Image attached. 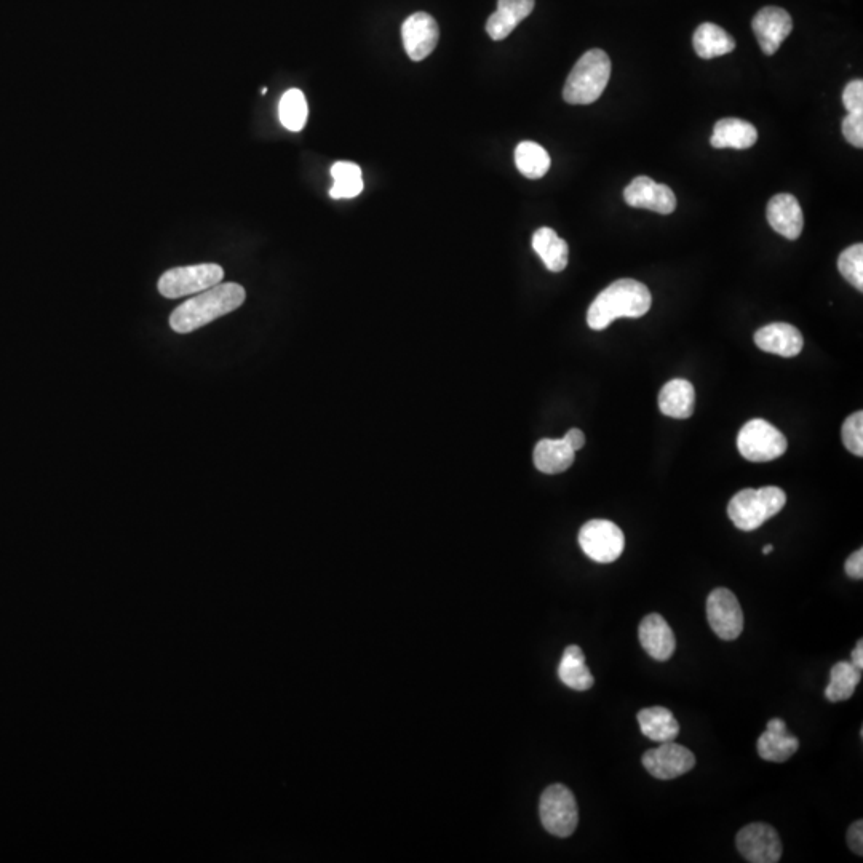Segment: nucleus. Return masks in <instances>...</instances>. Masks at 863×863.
I'll use <instances>...</instances> for the list:
<instances>
[{
  "mask_svg": "<svg viewBox=\"0 0 863 863\" xmlns=\"http://www.w3.org/2000/svg\"><path fill=\"white\" fill-rule=\"evenodd\" d=\"M245 296L247 295L242 285L218 283L216 287L208 288L195 298L176 307L170 315V327L179 335L192 333L208 323L215 322L219 317L239 309L245 301Z\"/></svg>",
  "mask_w": 863,
  "mask_h": 863,
  "instance_id": "f257e3e1",
  "label": "nucleus"
},
{
  "mask_svg": "<svg viewBox=\"0 0 863 863\" xmlns=\"http://www.w3.org/2000/svg\"><path fill=\"white\" fill-rule=\"evenodd\" d=\"M653 296L646 285L621 279L601 291L587 312V323L595 331L605 330L617 319H640L648 314Z\"/></svg>",
  "mask_w": 863,
  "mask_h": 863,
  "instance_id": "f03ea898",
  "label": "nucleus"
},
{
  "mask_svg": "<svg viewBox=\"0 0 863 863\" xmlns=\"http://www.w3.org/2000/svg\"><path fill=\"white\" fill-rule=\"evenodd\" d=\"M611 77L608 53L593 48L579 58L566 79L563 98L569 104H592L603 95Z\"/></svg>",
  "mask_w": 863,
  "mask_h": 863,
  "instance_id": "7ed1b4c3",
  "label": "nucleus"
},
{
  "mask_svg": "<svg viewBox=\"0 0 863 863\" xmlns=\"http://www.w3.org/2000/svg\"><path fill=\"white\" fill-rule=\"evenodd\" d=\"M787 496L784 490L777 486H764L760 490L739 491L731 499L728 506V515L736 528L742 531H755L764 525L769 518L779 514L784 509Z\"/></svg>",
  "mask_w": 863,
  "mask_h": 863,
  "instance_id": "20e7f679",
  "label": "nucleus"
},
{
  "mask_svg": "<svg viewBox=\"0 0 863 863\" xmlns=\"http://www.w3.org/2000/svg\"><path fill=\"white\" fill-rule=\"evenodd\" d=\"M539 816L550 835L558 838L573 835L579 824V809L573 792L561 784L545 788L539 801Z\"/></svg>",
  "mask_w": 863,
  "mask_h": 863,
  "instance_id": "39448f33",
  "label": "nucleus"
},
{
  "mask_svg": "<svg viewBox=\"0 0 863 863\" xmlns=\"http://www.w3.org/2000/svg\"><path fill=\"white\" fill-rule=\"evenodd\" d=\"M223 279V267L218 264L173 267L160 277L159 291L165 298L178 299L216 287Z\"/></svg>",
  "mask_w": 863,
  "mask_h": 863,
  "instance_id": "423d86ee",
  "label": "nucleus"
},
{
  "mask_svg": "<svg viewBox=\"0 0 863 863\" xmlns=\"http://www.w3.org/2000/svg\"><path fill=\"white\" fill-rule=\"evenodd\" d=\"M737 448L742 458L752 462H768L787 451L788 442L777 427L764 419H752L740 429Z\"/></svg>",
  "mask_w": 863,
  "mask_h": 863,
  "instance_id": "0eeeda50",
  "label": "nucleus"
},
{
  "mask_svg": "<svg viewBox=\"0 0 863 863\" xmlns=\"http://www.w3.org/2000/svg\"><path fill=\"white\" fill-rule=\"evenodd\" d=\"M579 545L590 560L613 563L625 547L622 529L609 520H590L579 531Z\"/></svg>",
  "mask_w": 863,
  "mask_h": 863,
  "instance_id": "6e6552de",
  "label": "nucleus"
},
{
  "mask_svg": "<svg viewBox=\"0 0 863 863\" xmlns=\"http://www.w3.org/2000/svg\"><path fill=\"white\" fill-rule=\"evenodd\" d=\"M707 619L716 637L721 640H737L744 632V613L739 600L724 587H718L708 595Z\"/></svg>",
  "mask_w": 863,
  "mask_h": 863,
  "instance_id": "1a4fd4ad",
  "label": "nucleus"
},
{
  "mask_svg": "<svg viewBox=\"0 0 863 863\" xmlns=\"http://www.w3.org/2000/svg\"><path fill=\"white\" fill-rule=\"evenodd\" d=\"M643 766L656 779L672 780L688 774L696 766V756L691 750L672 740L648 750L643 755Z\"/></svg>",
  "mask_w": 863,
  "mask_h": 863,
  "instance_id": "9d476101",
  "label": "nucleus"
},
{
  "mask_svg": "<svg viewBox=\"0 0 863 863\" xmlns=\"http://www.w3.org/2000/svg\"><path fill=\"white\" fill-rule=\"evenodd\" d=\"M740 856L752 863H777L782 857V843L776 828L768 824L747 825L737 833Z\"/></svg>",
  "mask_w": 863,
  "mask_h": 863,
  "instance_id": "9b49d317",
  "label": "nucleus"
},
{
  "mask_svg": "<svg viewBox=\"0 0 863 863\" xmlns=\"http://www.w3.org/2000/svg\"><path fill=\"white\" fill-rule=\"evenodd\" d=\"M624 200L633 208L656 211L659 215H670L677 208L675 192L665 184H657L648 176H638L625 187Z\"/></svg>",
  "mask_w": 863,
  "mask_h": 863,
  "instance_id": "f8f14e48",
  "label": "nucleus"
},
{
  "mask_svg": "<svg viewBox=\"0 0 863 863\" xmlns=\"http://www.w3.org/2000/svg\"><path fill=\"white\" fill-rule=\"evenodd\" d=\"M403 47L413 61L426 60L440 39V29L434 16L418 12L406 18L402 26Z\"/></svg>",
  "mask_w": 863,
  "mask_h": 863,
  "instance_id": "ddd939ff",
  "label": "nucleus"
},
{
  "mask_svg": "<svg viewBox=\"0 0 863 863\" xmlns=\"http://www.w3.org/2000/svg\"><path fill=\"white\" fill-rule=\"evenodd\" d=\"M753 32L766 55H774L793 31L790 13L780 7H764L752 21Z\"/></svg>",
  "mask_w": 863,
  "mask_h": 863,
  "instance_id": "4468645a",
  "label": "nucleus"
},
{
  "mask_svg": "<svg viewBox=\"0 0 863 863\" xmlns=\"http://www.w3.org/2000/svg\"><path fill=\"white\" fill-rule=\"evenodd\" d=\"M638 638L643 649L653 657L654 661H669L677 649L675 633L661 614H648L641 621L638 627Z\"/></svg>",
  "mask_w": 863,
  "mask_h": 863,
  "instance_id": "2eb2a0df",
  "label": "nucleus"
},
{
  "mask_svg": "<svg viewBox=\"0 0 863 863\" xmlns=\"http://www.w3.org/2000/svg\"><path fill=\"white\" fill-rule=\"evenodd\" d=\"M766 218L777 234L785 239L796 240L804 227V216L796 197L790 194L774 195L766 208Z\"/></svg>",
  "mask_w": 863,
  "mask_h": 863,
  "instance_id": "dca6fc26",
  "label": "nucleus"
},
{
  "mask_svg": "<svg viewBox=\"0 0 863 863\" xmlns=\"http://www.w3.org/2000/svg\"><path fill=\"white\" fill-rule=\"evenodd\" d=\"M755 344L764 352L780 357H796L803 350L804 339L798 328L788 323H771L755 333Z\"/></svg>",
  "mask_w": 863,
  "mask_h": 863,
  "instance_id": "f3484780",
  "label": "nucleus"
},
{
  "mask_svg": "<svg viewBox=\"0 0 863 863\" xmlns=\"http://www.w3.org/2000/svg\"><path fill=\"white\" fill-rule=\"evenodd\" d=\"M756 748H758V755L763 760L772 761V763H785L798 752L800 740L788 734L787 724L784 720L772 718L766 726V731L758 739Z\"/></svg>",
  "mask_w": 863,
  "mask_h": 863,
  "instance_id": "a211bd4d",
  "label": "nucleus"
},
{
  "mask_svg": "<svg viewBox=\"0 0 863 863\" xmlns=\"http://www.w3.org/2000/svg\"><path fill=\"white\" fill-rule=\"evenodd\" d=\"M534 4L536 0H498V10L488 18L486 32L493 40L507 39L533 13Z\"/></svg>",
  "mask_w": 863,
  "mask_h": 863,
  "instance_id": "6ab92c4d",
  "label": "nucleus"
},
{
  "mask_svg": "<svg viewBox=\"0 0 863 863\" xmlns=\"http://www.w3.org/2000/svg\"><path fill=\"white\" fill-rule=\"evenodd\" d=\"M758 141L755 125L742 119H721L713 128L710 144L715 149H750Z\"/></svg>",
  "mask_w": 863,
  "mask_h": 863,
  "instance_id": "aec40b11",
  "label": "nucleus"
},
{
  "mask_svg": "<svg viewBox=\"0 0 863 863\" xmlns=\"http://www.w3.org/2000/svg\"><path fill=\"white\" fill-rule=\"evenodd\" d=\"M576 451L569 446L565 438H544L534 448V466L542 474H561L573 466Z\"/></svg>",
  "mask_w": 863,
  "mask_h": 863,
  "instance_id": "412c9836",
  "label": "nucleus"
},
{
  "mask_svg": "<svg viewBox=\"0 0 863 863\" xmlns=\"http://www.w3.org/2000/svg\"><path fill=\"white\" fill-rule=\"evenodd\" d=\"M694 386L686 379H672L659 394V408L665 416L673 419H688L694 413Z\"/></svg>",
  "mask_w": 863,
  "mask_h": 863,
  "instance_id": "4be33fe9",
  "label": "nucleus"
},
{
  "mask_svg": "<svg viewBox=\"0 0 863 863\" xmlns=\"http://www.w3.org/2000/svg\"><path fill=\"white\" fill-rule=\"evenodd\" d=\"M637 720L638 724H640L641 732L648 739L657 742V744L672 742L680 734V724H678L677 718L673 716L669 708H643L641 712H638Z\"/></svg>",
  "mask_w": 863,
  "mask_h": 863,
  "instance_id": "5701e85b",
  "label": "nucleus"
},
{
  "mask_svg": "<svg viewBox=\"0 0 863 863\" xmlns=\"http://www.w3.org/2000/svg\"><path fill=\"white\" fill-rule=\"evenodd\" d=\"M533 248L550 272L565 271L568 266V243L558 237L553 229L550 227L537 229L533 235Z\"/></svg>",
  "mask_w": 863,
  "mask_h": 863,
  "instance_id": "b1692460",
  "label": "nucleus"
},
{
  "mask_svg": "<svg viewBox=\"0 0 863 863\" xmlns=\"http://www.w3.org/2000/svg\"><path fill=\"white\" fill-rule=\"evenodd\" d=\"M558 677L561 683L574 691H589L592 688L593 675L585 662L584 651L579 646L571 645L565 649L558 665Z\"/></svg>",
  "mask_w": 863,
  "mask_h": 863,
  "instance_id": "393cba45",
  "label": "nucleus"
},
{
  "mask_svg": "<svg viewBox=\"0 0 863 863\" xmlns=\"http://www.w3.org/2000/svg\"><path fill=\"white\" fill-rule=\"evenodd\" d=\"M694 50L702 60H712L718 56L728 55L736 48V40L718 24L704 23L694 32Z\"/></svg>",
  "mask_w": 863,
  "mask_h": 863,
  "instance_id": "a878e982",
  "label": "nucleus"
},
{
  "mask_svg": "<svg viewBox=\"0 0 863 863\" xmlns=\"http://www.w3.org/2000/svg\"><path fill=\"white\" fill-rule=\"evenodd\" d=\"M860 680H862V670L857 669L856 665L852 662H838L830 670V683L825 689V697L830 702L851 699Z\"/></svg>",
  "mask_w": 863,
  "mask_h": 863,
  "instance_id": "bb28decb",
  "label": "nucleus"
},
{
  "mask_svg": "<svg viewBox=\"0 0 863 863\" xmlns=\"http://www.w3.org/2000/svg\"><path fill=\"white\" fill-rule=\"evenodd\" d=\"M549 152L533 141H523L515 149V165L518 172L529 179H539L550 170Z\"/></svg>",
  "mask_w": 863,
  "mask_h": 863,
  "instance_id": "cd10ccee",
  "label": "nucleus"
},
{
  "mask_svg": "<svg viewBox=\"0 0 863 863\" xmlns=\"http://www.w3.org/2000/svg\"><path fill=\"white\" fill-rule=\"evenodd\" d=\"M331 176H333V186L330 189L331 199H354L357 195L362 194L363 178L362 168L352 162H336L331 167Z\"/></svg>",
  "mask_w": 863,
  "mask_h": 863,
  "instance_id": "c85d7f7f",
  "label": "nucleus"
},
{
  "mask_svg": "<svg viewBox=\"0 0 863 863\" xmlns=\"http://www.w3.org/2000/svg\"><path fill=\"white\" fill-rule=\"evenodd\" d=\"M307 114L309 109H307L306 96L301 90L291 88L283 93L279 103V117L283 127L290 132H301L306 127Z\"/></svg>",
  "mask_w": 863,
  "mask_h": 863,
  "instance_id": "c756f323",
  "label": "nucleus"
},
{
  "mask_svg": "<svg viewBox=\"0 0 863 863\" xmlns=\"http://www.w3.org/2000/svg\"><path fill=\"white\" fill-rule=\"evenodd\" d=\"M838 269L844 279L857 290H863V245L856 243L846 248L838 259Z\"/></svg>",
  "mask_w": 863,
  "mask_h": 863,
  "instance_id": "7c9ffc66",
  "label": "nucleus"
},
{
  "mask_svg": "<svg viewBox=\"0 0 863 863\" xmlns=\"http://www.w3.org/2000/svg\"><path fill=\"white\" fill-rule=\"evenodd\" d=\"M843 443L848 451L856 456H863V413L851 414L843 424Z\"/></svg>",
  "mask_w": 863,
  "mask_h": 863,
  "instance_id": "2f4dec72",
  "label": "nucleus"
},
{
  "mask_svg": "<svg viewBox=\"0 0 863 863\" xmlns=\"http://www.w3.org/2000/svg\"><path fill=\"white\" fill-rule=\"evenodd\" d=\"M843 135L854 148L863 146V112H849L843 119Z\"/></svg>",
  "mask_w": 863,
  "mask_h": 863,
  "instance_id": "473e14b6",
  "label": "nucleus"
},
{
  "mask_svg": "<svg viewBox=\"0 0 863 863\" xmlns=\"http://www.w3.org/2000/svg\"><path fill=\"white\" fill-rule=\"evenodd\" d=\"M844 108L848 112H863V82L862 80H852L848 87L844 88L843 92Z\"/></svg>",
  "mask_w": 863,
  "mask_h": 863,
  "instance_id": "72a5a7b5",
  "label": "nucleus"
},
{
  "mask_svg": "<svg viewBox=\"0 0 863 863\" xmlns=\"http://www.w3.org/2000/svg\"><path fill=\"white\" fill-rule=\"evenodd\" d=\"M848 843L849 848L852 851L856 852L857 856H862L863 854V822L862 820H857L854 824L849 827L848 830Z\"/></svg>",
  "mask_w": 863,
  "mask_h": 863,
  "instance_id": "f704fd0d",
  "label": "nucleus"
},
{
  "mask_svg": "<svg viewBox=\"0 0 863 863\" xmlns=\"http://www.w3.org/2000/svg\"><path fill=\"white\" fill-rule=\"evenodd\" d=\"M846 574H848L851 579H862L863 577V550L859 549L857 552L852 553L851 557L846 561Z\"/></svg>",
  "mask_w": 863,
  "mask_h": 863,
  "instance_id": "c9c22d12",
  "label": "nucleus"
},
{
  "mask_svg": "<svg viewBox=\"0 0 863 863\" xmlns=\"http://www.w3.org/2000/svg\"><path fill=\"white\" fill-rule=\"evenodd\" d=\"M566 442L569 443V446L573 448L574 451L581 450L582 446L585 445V435L582 434V430L579 429H571L568 434L565 435Z\"/></svg>",
  "mask_w": 863,
  "mask_h": 863,
  "instance_id": "e433bc0d",
  "label": "nucleus"
},
{
  "mask_svg": "<svg viewBox=\"0 0 863 863\" xmlns=\"http://www.w3.org/2000/svg\"><path fill=\"white\" fill-rule=\"evenodd\" d=\"M852 664L856 665L857 669H863V641L859 640L856 648L852 651Z\"/></svg>",
  "mask_w": 863,
  "mask_h": 863,
  "instance_id": "4c0bfd02",
  "label": "nucleus"
},
{
  "mask_svg": "<svg viewBox=\"0 0 863 863\" xmlns=\"http://www.w3.org/2000/svg\"><path fill=\"white\" fill-rule=\"evenodd\" d=\"M772 550H774V547H772V545H766V547H764L763 549V553L764 555H769V553H772Z\"/></svg>",
  "mask_w": 863,
  "mask_h": 863,
  "instance_id": "58836bf2",
  "label": "nucleus"
},
{
  "mask_svg": "<svg viewBox=\"0 0 863 863\" xmlns=\"http://www.w3.org/2000/svg\"><path fill=\"white\" fill-rule=\"evenodd\" d=\"M261 93H263V95H266V93H267V88H266V87L261 88Z\"/></svg>",
  "mask_w": 863,
  "mask_h": 863,
  "instance_id": "ea45409f",
  "label": "nucleus"
}]
</instances>
